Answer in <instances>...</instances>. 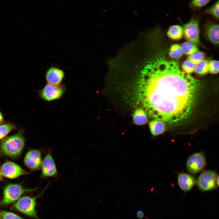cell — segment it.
I'll return each instance as SVG.
<instances>
[{"instance_id":"cell-31","label":"cell","mask_w":219,"mask_h":219,"mask_svg":"<svg viewBox=\"0 0 219 219\" xmlns=\"http://www.w3.org/2000/svg\"><path fill=\"white\" fill-rule=\"evenodd\" d=\"M2 176L1 171V167H0V181H1L2 179Z\"/></svg>"},{"instance_id":"cell-30","label":"cell","mask_w":219,"mask_h":219,"mask_svg":"<svg viewBox=\"0 0 219 219\" xmlns=\"http://www.w3.org/2000/svg\"><path fill=\"white\" fill-rule=\"evenodd\" d=\"M216 183L217 186L219 187V175L217 176L216 179Z\"/></svg>"},{"instance_id":"cell-25","label":"cell","mask_w":219,"mask_h":219,"mask_svg":"<svg viewBox=\"0 0 219 219\" xmlns=\"http://www.w3.org/2000/svg\"><path fill=\"white\" fill-rule=\"evenodd\" d=\"M205 12L207 14L212 15L216 18L219 19V1L206 10Z\"/></svg>"},{"instance_id":"cell-15","label":"cell","mask_w":219,"mask_h":219,"mask_svg":"<svg viewBox=\"0 0 219 219\" xmlns=\"http://www.w3.org/2000/svg\"><path fill=\"white\" fill-rule=\"evenodd\" d=\"M134 124L137 125L145 124L148 121V116L145 110L141 108H137L132 115Z\"/></svg>"},{"instance_id":"cell-22","label":"cell","mask_w":219,"mask_h":219,"mask_svg":"<svg viewBox=\"0 0 219 219\" xmlns=\"http://www.w3.org/2000/svg\"><path fill=\"white\" fill-rule=\"evenodd\" d=\"M206 56V54L204 52L198 51L193 54L189 55L188 57V59L196 64L205 60Z\"/></svg>"},{"instance_id":"cell-5","label":"cell","mask_w":219,"mask_h":219,"mask_svg":"<svg viewBox=\"0 0 219 219\" xmlns=\"http://www.w3.org/2000/svg\"><path fill=\"white\" fill-rule=\"evenodd\" d=\"M217 175L214 170H208L203 172L199 176L196 184L201 191L206 192L216 189V179Z\"/></svg>"},{"instance_id":"cell-13","label":"cell","mask_w":219,"mask_h":219,"mask_svg":"<svg viewBox=\"0 0 219 219\" xmlns=\"http://www.w3.org/2000/svg\"><path fill=\"white\" fill-rule=\"evenodd\" d=\"M196 180L193 176L188 174L182 173L178 176V183L180 189L185 192L190 190L196 184Z\"/></svg>"},{"instance_id":"cell-2","label":"cell","mask_w":219,"mask_h":219,"mask_svg":"<svg viewBox=\"0 0 219 219\" xmlns=\"http://www.w3.org/2000/svg\"><path fill=\"white\" fill-rule=\"evenodd\" d=\"M25 139L21 131L7 137L0 143V155L2 157L15 158L21 154L24 147Z\"/></svg>"},{"instance_id":"cell-20","label":"cell","mask_w":219,"mask_h":219,"mask_svg":"<svg viewBox=\"0 0 219 219\" xmlns=\"http://www.w3.org/2000/svg\"><path fill=\"white\" fill-rule=\"evenodd\" d=\"M17 129L14 124L6 123L0 125V140L5 137L12 130Z\"/></svg>"},{"instance_id":"cell-16","label":"cell","mask_w":219,"mask_h":219,"mask_svg":"<svg viewBox=\"0 0 219 219\" xmlns=\"http://www.w3.org/2000/svg\"><path fill=\"white\" fill-rule=\"evenodd\" d=\"M149 127L153 136H157L163 133L166 129L165 122L161 120H154L149 123Z\"/></svg>"},{"instance_id":"cell-18","label":"cell","mask_w":219,"mask_h":219,"mask_svg":"<svg viewBox=\"0 0 219 219\" xmlns=\"http://www.w3.org/2000/svg\"><path fill=\"white\" fill-rule=\"evenodd\" d=\"M209 61L205 59L195 64L194 72L200 76H204L208 73V64Z\"/></svg>"},{"instance_id":"cell-12","label":"cell","mask_w":219,"mask_h":219,"mask_svg":"<svg viewBox=\"0 0 219 219\" xmlns=\"http://www.w3.org/2000/svg\"><path fill=\"white\" fill-rule=\"evenodd\" d=\"M64 73L62 69L54 67H51L47 71L45 74L46 80L48 84L59 85L63 80Z\"/></svg>"},{"instance_id":"cell-14","label":"cell","mask_w":219,"mask_h":219,"mask_svg":"<svg viewBox=\"0 0 219 219\" xmlns=\"http://www.w3.org/2000/svg\"><path fill=\"white\" fill-rule=\"evenodd\" d=\"M205 35L207 39L212 43L219 45V24H210L206 26Z\"/></svg>"},{"instance_id":"cell-29","label":"cell","mask_w":219,"mask_h":219,"mask_svg":"<svg viewBox=\"0 0 219 219\" xmlns=\"http://www.w3.org/2000/svg\"><path fill=\"white\" fill-rule=\"evenodd\" d=\"M4 121V118L2 113L0 111V125L3 123Z\"/></svg>"},{"instance_id":"cell-8","label":"cell","mask_w":219,"mask_h":219,"mask_svg":"<svg viewBox=\"0 0 219 219\" xmlns=\"http://www.w3.org/2000/svg\"><path fill=\"white\" fill-rule=\"evenodd\" d=\"M183 32L186 39L196 45H201L200 39L199 21L193 18L185 24L183 27Z\"/></svg>"},{"instance_id":"cell-19","label":"cell","mask_w":219,"mask_h":219,"mask_svg":"<svg viewBox=\"0 0 219 219\" xmlns=\"http://www.w3.org/2000/svg\"><path fill=\"white\" fill-rule=\"evenodd\" d=\"M183 54L190 55L198 51V48L196 44L189 41L183 43L180 46Z\"/></svg>"},{"instance_id":"cell-32","label":"cell","mask_w":219,"mask_h":219,"mask_svg":"<svg viewBox=\"0 0 219 219\" xmlns=\"http://www.w3.org/2000/svg\"></svg>"},{"instance_id":"cell-7","label":"cell","mask_w":219,"mask_h":219,"mask_svg":"<svg viewBox=\"0 0 219 219\" xmlns=\"http://www.w3.org/2000/svg\"><path fill=\"white\" fill-rule=\"evenodd\" d=\"M206 164V159L204 153L199 152L192 155L189 157L186 166L189 172L195 174L203 170Z\"/></svg>"},{"instance_id":"cell-26","label":"cell","mask_w":219,"mask_h":219,"mask_svg":"<svg viewBox=\"0 0 219 219\" xmlns=\"http://www.w3.org/2000/svg\"><path fill=\"white\" fill-rule=\"evenodd\" d=\"M195 65L194 64L187 59L183 62L182 67L184 72L189 74L194 71Z\"/></svg>"},{"instance_id":"cell-21","label":"cell","mask_w":219,"mask_h":219,"mask_svg":"<svg viewBox=\"0 0 219 219\" xmlns=\"http://www.w3.org/2000/svg\"><path fill=\"white\" fill-rule=\"evenodd\" d=\"M183 54L180 46L179 45L175 44L170 47L169 55L171 58L175 59H179L182 57Z\"/></svg>"},{"instance_id":"cell-3","label":"cell","mask_w":219,"mask_h":219,"mask_svg":"<svg viewBox=\"0 0 219 219\" xmlns=\"http://www.w3.org/2000/svg\"><path fill=\"white\" fill-rule=\"evenodd\" d=\"M36 189V188H25L20 183L9 184L3 189V198L0 201V206H5L16 201L25 193L33 191Z\"/></svg>"},{"instance_id":"cell-24","label":"cell","mask_w":219,"mask_h":219,"mask_svg":"<svg viewBox=\"0 0 219 219\" xmlns=\"http://www.w3.org/2000/svg\"><path fill=\"white\" fill-rule=\"evenodd\" d=\"M0 218L2 219H24L15 213L2 210H0Z\"/></svg>"},{"instance_id":"cell-17","label":"cell","mask_w":219,"mask_h":219,"mask_svg":"<svg viewBox=\"0 0 219 219\" xmlns=\"http://www.w3.org/2000/svg\"><path fill=\"white\" fill-rule=\"evenodd\" d=\"M183 34V28L179 25H174L171 26L167 32L168 37L173 40L180 39Z\"/></svg>"},{"instance_id":"cell-23","label":"cell","mask_w":219,"mask_h":219,"mask_svg":"<svg viewBox=\"0 0 219 219\" xmlns=\"http://www.w3.org/2000/svg\"><path fill=\"white\" fill-rule=\"evenodd\" d=\"M208 73L216 75L219 73V61L213 60L209 61L208 64Z\"/></svg>"},{"instance_id":"cell-1","label":"cell","mask_w":219,"mask_h":219,"mask_svg":"<svg viewBox=\"0 0 219 219\" xmlns=\"http://www.w3.org/2000/svg\"><path fill=\"white\" fill-rule=\"evenodd\" d=\"M158 54L142 69L135 90L136 100L148 116L173 124L193 115L199 106L213 112L218 98L214 78L196 79L181 71L177 61Z\"/></svg>"},{"instance_id":"cell-28","label":"cell","mask_w":219,"mask_h":219,"mask_svg":"<svg viewBox=\"0 0 219 219\" xmlns=\"http://www.w3.org/2000/svg\"><path fill=\"white\" fill-rule=\"evenodd\" d=\"M144 216V212L141 210H139L136 213V216L139 219H141L143 218Z\"/></svg>"},{"instance_id":"cell-6","label":"cell","mask_w":219,"mask_h":219,"mask_svg":"<svg viewBox=\"0 0 219 219\" xmlns=\"http://www.w3.org/2000/svg\"><path fill=\"white\" fill-rule=\"evenodd\" d=\"M66 90L63 85H53L47 83L39 92V96L43 100L50 102L61 99Z\"/></svg>"},{"instance_id":"cell-27","label":"cell","mask_w":219,"mask_h":219,"mask_svg":"<svg viewBox=\"0 0 219 219\" xmlns=\"http://www.w3.org/2000/svg\"><path fill=\"white\" fill-rule=\"evenodd\" d=\"M210 1L209 0H194L192 1V3L195 6L201 7L207 4Z\"/></svg>"},{"instance_id":"cell-9","label":"cell","mask_w":219,"mask_h":219,"mask_svg":"<svg viewBox=\"0 0 219 219\" xmlns=\"http://www.w3.org/2000/svg\"><path fill=\"white\" fill-rule=\"evenodd\" d=\"M1 171L2 176L12 179L30 174L18 164L10 161L4 163L1 167Z\"/></svg>"},{"instance_id":"cell-10","label":"cell","mask_w":219,"mask_h":219,"mask_svg":"<svg viewBox=\"0 0 219 219\" xmlns=\"http://www.w3.org/2000/svg\"><path fill=\"white\" fill-rule=\"evenodd\" d=\"M43 160L41 151L38 149H32L26 154L24 159L25 166L31 171L40 170Z\"/></svg>"},{"instance_id":"cell-11","label":"cell","mask_w":219,"mask_h":219,"mask_svg":"<svg viewBox=\"0 0 219 219\" xmlns=\"http://www.w3.org/2000/svg\"><path fill=\"white\" fill-rule=\"evenodd\" d=\"M41 176L42 178L54 177L58 175L57 168L51 151L47 152L42 161Z\"/></svg>"},{"instance_id":"cell-4","label":"cell","mask_w":219,"mask_h":219,"mask_svg":"<svg viewBox=\"0 0 219 219\" xmlns=\"http://www.w3.org/2000/svg\"><path fill=\"white\" fill-rule=\"evenodd\" d=\"M44 189L38 195L34 197L25 196L20 197L14 203V208L17 211L36 219H40L36 210V199L44 192Z\"/></svg>"}]
</instances>
